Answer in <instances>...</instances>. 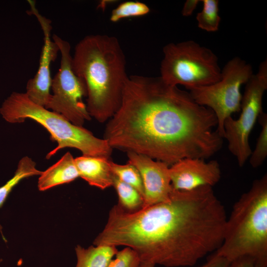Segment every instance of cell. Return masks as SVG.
Instances as JSON below:
<instances>
[{"mask_svg": "<svg viewBox=\"0 0 267 267\" xmlns=\"http://www.w3.org/2000/svg\"><path fill=\"white\" fill-rule=\"evenodd\" d=\"M215 253L230 262L249 256L267 263V176L255 180L234 204Z\"/></svg>", "mask_w": 267, "mask_h": 267, "instance_id": "277c9868", "label": "cell"}, {"mask_svg": "<svg viewBox=\"0 0 267 267\" xmlns=\"http://www.w3.org/2000/svg\"><path fill=\"white\" fill-rule=\"evenodd\" d=\"M155 265L146 262H141L139 267H155Z\"/></svg>", "mask_w": 267, "mask_h": 267, "instance_id": "484cf974", "label": "cell"}, {"mask_svg": "<svg viewBox=\"0 0 267 267\" xmlns=\"http://www.w3.org/2000/svg\"><path fill=\"white\" fill-rule=\"evenodd\" d=\"M171 183L174 190L190 191L204 186H213L221 177L220 165L216 160L186 158L169 168Z\"/></svg>", "mask_w": 267, "mask_h": 267, "instance_id": "7c38bea8", "label": "cell"}, {"mask_svg": "<svg viewBox=\"0 0 267 267\" xmlns=\"http://www.w3.org/2000/svg\"><path fill=\"white\" fill-rule=\"evenodd\" d=\"M0 113L10 123L23 122L26 119L43 126L57 146L46 155L49 159L66 147L79 150L84 156L110 158L112 148L104 138L95 136L89 131L74 125L62 115L32 102L26 93L13 92L1 104Z\"/></svg>", "mask_w": 267, "mask_h": 267, "instance_id": "5b68a950", "label": "cell"}, {"mask_svg": "<svg viewBox=\"0 0 267 267\" xmlns=\"http://www.w3.org/2000/svg\"><path fill=\"white\" fill-rule=\"evenodd\" d=\"M203 9L196 15L198 27L209 32L219 30L221 17L218 0H202Z\"/></svg>", "mask_w": 267, "mask_h": 267, "instance_id": "ac0fdd59", "label": "cell"}, {"mask_svg": "<svg viewBox=\"0 0 267 267\" xmlns=\"http://www.w3.org/2000/svg\"><path fill=\"white\" fill-rule=\"evenodd\" d=\"M118 250L112 245H98L87 248L78 245L75 248V267H107Z\"/></svg>", "mask_w": 267, "mask_h": 267, "instance_id": "9a60e30c", "label": "cell"}, {"mask_svg": "<svg viewBox=\"0 0 267 267\" xmlns=\"http://www.w3.org/2000/svg\"><path fill=\"white\" fill-rule=\"evenodd\" d=\"M258 121L261 131L255 149L249 157L250 163L255 168L261 166L267 156V114L263 112L258 117Z\"/></svg>", "mask_w": 267, "mask_h": 267, "instance_id": "ffe728a7", "label": "cell"}, {"mask_svg": "<svg viewBox=\"0 0 267 267\" xmlns=\"http://www.w3.org/2000/svg\"><path fill=\"white\" fill-rule=\"evenodd\" d=\"M110 158L82 156L75 158L79 177L90 185L104 189L113 185V173Z\"/></svg>", "mask_w": 267, "mask_h": 267, "instance_id": "4fadbf2b", "label": "cell"}, {"mask_svg": "<svg viewBox=\"0 0 267 267\" xmlns=\"http://www.w3.org/2000/svg\"><path fill=\"white\" fill-rule=\"evenodd\" d=\"M110 166L113 173L120 180L134 187L144 199V191L141 176L136 168L131 163L120 165L110 160Z\"/></svg>", "mask_w": 267, "mask_h": 267, "instance_id": "d6986e66", "label": "cell"}, {"mask_svg": "<svg viewBox=\"0 0 267 267\" xmlns=\"http://www.w3.org/2000/svg\"><path fill=\"white\" fill-rule=\"evenodd\" d=\"M200 1L198 0H187L184 3L182 9V15L188 16L191 15Z\"/></svg>", "mask_w": 267, "mask_h": 267, "instance_id": "d4e9b609", "label": "cell"}, {"mask_svg": "<svg viewBox=\"0 0 267 267\" xmlns=\"http://www.w3.org/2000/svg\"><path fill=\"white\" fill-rule=\"evenodd\" d=\"M163 52L160 77L168 85H181L188 89L210 85L221 79L218 57L195 41L169 43Z\"/></svg>", "mask_w": 267, "mask_h": 267, "instance_id": "8992f818", "label": "cell"}, {"mask_svg": "<svg viewBox=\"0 0 267 267\" xmlns=\"http://www.w3.org/2000/svg\"><path fill=\"white\" fill-rule=\"evenodd\" d=\"M42 172L37 169L36 163L28 157H22L17 165L14 176L0 187V208L6 201L12 189L23 179L34 176H40ZM0 231L1 226L0 225Z\"/></svg>", "mask_w": 267, "mask_h": 267, "instance_id": "2e32d148", "label": "cell"}, {"mask_svg": "<svg viewBox=\"0 0 267 267\" xmlns=\"http://www.w3.org/2000/svg\"><path fill=\"white\" fill-rule=\"evenodd\" d=\"M79 177L75 158L70 152L56 163L42 172L38 182V189L45 191L57 185L69 183Z\"/></svg>", "mask_w": 267, "mask_h": 267, "instance_id": "5bb4252c", "label": "cell"}, {"mask_svg": "<svg viewBox=\"0 0 267 267\" xmlns=\"http://www.w3.org/2000/svg\"><path fill=\"white\" fill-rule=\"evenodd\" d=\"M253 74L252 66L240 57H235L224 65L219 81L188 89L197 103L214 112L218 120L216 130L222 138L224 122L232 114L240 111L241 86L246 84Z\"/></svg>", "mask_w": 267, "mask_h": 267, "instance_id": "52a82bcc", "label": "cell"}, {"mask_svg": "<svg viewBox=\"0 0 267 267\" xmlns=\"http://www.w3.org/2000/svg\"><path fill=\"white\" fill-rule=\"evenodd\" d=\"M149 12V7L144 3L134 1H125L112 11L110 20L117 22L124 18L143 16Z\"/></svg>", "mask_w": 267, "mask_h": 267, "instance_id": "44dd1931", "label": "cell"}, {"mask_svg": "<svg viewBox=\"0 0 267 267\" xmlns=\"http://www.w3.org/2000/svg\"><path fill=\"white\" fill-rule=\"evenodd\" d=\"M229 267H267V263L260 262L251 257L244 256L231 261Z\"/></svg>", "mask_w": 267, "mask_h": 267, "instance_id": "603a6c76", "label": "cell"}, {"mask_svg": "<svg viewBox=\"0 0 267 267\" xmlns=\"http://www.w3.org/2000/svg\"><path fill=\"white\" fill-rule=\"evenodd\" d=\"M227 218L212 186L173 188L167 201L135 212L114 205L93 244L125 246L155 266H192L221 246Z\"/></svg>", "mask_w": 267, "mask_h": 267, "instance_id": "7a4b0ae2", "label": "cell"}, {"mask_svg": "<svg viewBox=\"0 0 267 267\" xmlns=\"http://www.w3.org/2000/svg\"><path fill=\"white\" fill-rule=\"evenodd\" d=\"M127 153L128 163L136 168L142 180L144 195L142 208L167 201L173 190L170 166L144 155Z\"/></svg>", "mask_w": 267, "mask_h": 267, "instance_id": "8fae6325", "label": "cell"}, {"mask_svg": "<svg viewBox=\"0 0 267 267\" xmlns=\"http://www.w3.org/2000/svg\"><path fill=\"white\" fill-rule=\"evenodd\" d=\"M72 66L86 84L90 116L100 123L108 121L121 105L129 78L118 39L99 34L85 37L75 46Z\"/></svg>", "mask_w": 267, "mask_h": 267, "instance_id": "3957f363", "label": "cell"}, {"mask_svg": "<svg viewBox=\"0 0 267 267\" xmlns=\"http://www.w3.org/2000/svg\"><path fill=\"white\" fill-rule=\"evenodd\" d=\"M267 89V60L260 65L259 70L246 83L242 96L241 113L237 119L228 117L223 123L224 134L228 148L242 167L251 153L249 136L260 115L263 112V97Z\"/></svg>", "mask_w": 267, "mask_h": 267, "instance_id": "ba28073f", "label": "cell"}, {"mask_svg": "<svg viewBox=\"0 0 267 267\" xmlns=\"http://www.w3.org/2000/svg\"><path fill=\"white\" fill-rule=\"evenodd\" d=\"M218 120L189 92L160 77L129 76L121 105L107 121L103 138L116 148L171 166L186 158L208 159L222 148Z\"/></svg>", "mask_w": 267, "mask_h": 267, "instance_id": "6da1fadb", "label": "cell"}, {"mask_svg": "<svg viewBox=\"0 0 267 267\" xmlns=\"http://www.w3.org/2000/svg\"><path fill=\"white\" fill-rule=\"evenodd\" d=\"M107 267H139L141 261L133 249L126 247L118 251Z\"/></svg>", "mask_w": 267, "mask_h": 267, "instance_id": "7402d4cb", "label": "cell"}, {"mask_svg": "<svg viewBox=\"0 0 267 267\" xmlns=\"http://www.w3.org/2000/svg\"><path fill=\"white\" fill-rule=\"evenodd\" d=\"M53 41L61 53L60 67L52 79L51 94L45 108L59 113L75 125L82 126L91 119L83 98L87 96L84 81L74 72L72 66L71 45L54 34Z\"/></svg>", "mask_w": 267, "mask_h": 267, "instance_id": "9c48e42d", "label": "cell"}, {"mask_svg": "<svg viewBox=\"0 0 267 267\" xmlns=\"http://www.w3.org/2000/svg\"><path fill=\"white\" fill-rule=\"evenodd\" d=\"M29 3L31 12L37 17L43 31L44 42L38 71L28 81L25 93L32 102L45 107L51 95L50 65L55 60L59 50L57 44L50 38L51 26L49 20L39 13L35 2L30 0Z\"/></svg>", "mask_w": 267, "mask_h": 267, "instance_id": "30bf717a", "label": "cell"}, {"mask_svg": "<svg viewBox=\"0 0 267 267\" xmlns=\"http://www.w3.org/2000/svg\"><path fill=\"white\" fill-rule=\"evenodd\" d=\"M230 263L226 258L215 253L205 264L199 267H229Z\"/></svg>", "mask_w": 267, "mask_h": 267, "instance_id": "cb8c5ba5", "label": "cell"}, {"mask_svg": "<svg viewBox=\"0 0 267 267\" xmlns=\"http://www.w3.org/2000/svg\"><path fill=\"white\" fill-rule=\"evenodd\" d=\"M117 193L118 205L125 210L133 212L142 208L144 199L133 186L120 180L114 174L113 185Z\"/></svg>", "mask_w": 267, "mask_h": 267, "instance_id": "e0dca14e", "label": "cell"}]
</instances>
